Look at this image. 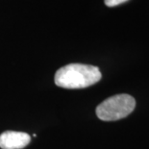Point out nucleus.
<instances>
[{
	"mask_svg": "<svg viewBox=\"0 0 149 149\" xmlns=\"http://www.w3.org/2000/svg\"><path fill=\"white\" fill-rule=\"evenodd\" d=\"M102 77L97 66L83 64H69L58 69L55 84L64 88H84L99 82Z\"/></svg>",
	"mask_w": 149,
	"mask_h": 149,
	"instance_id": "nucleus-1",
	"label": "nucleus"
},
{
	"mask_svg": "<svg viewBox=\"0 0 149 149\" xmlns=\"http://www.w3.org/2000/svg\"><path fill=\"white\" fill-rule=\"evenodd\" d=\"M136 107L134 97L129 94H116L113 95L96 108V116L104 121H115L129 116Z\"/></svg>",
	"mask_w": 149,
	"mask_h": 149,
	"instance_id": "nucleus-2",
	"label": "nucleus"
},
{
	"mask_svg": "<svg viewBox=\"0 0 149 149\" xmlns=\"http://www.w3.org/2000/svg\"><path fill=\"white\" fill-rule=\"evenodd\" d=\"M31 138L27 133L6 131L0 135V147L2 149H22L30 143Z\"/></svg>",
	"mask_w": 149,
	"mask_h": 149,
	"instance_id": "nucleus-3",
	"label": "nucleus"
},
{
	"mask_svg": "<svg viewBox=\"0 0 149 149\" xmlns=\"http://www.w3.org/2000/svg\"><path fill=\"white\" fill-rule=\"evenodd\" d=\"M128 0H105V5L108 6V7H115V6L120 5L122 3H124Z\"/></svg>",
	"mask_w": 149,
	"mask_h": 149,
	"instance_id": "nucleus-4",
	"label": "nucleus"
}]
</instances>
